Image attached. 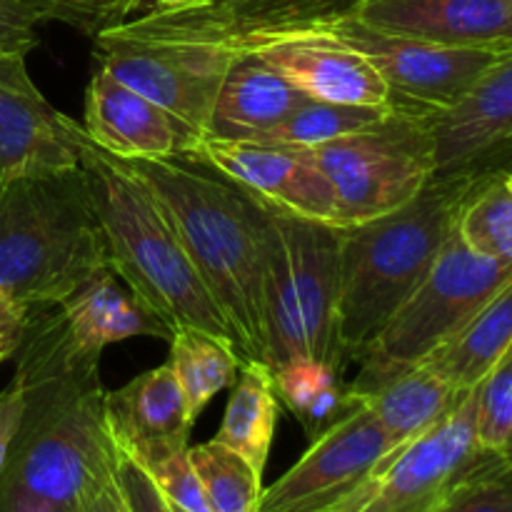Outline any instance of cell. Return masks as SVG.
Wrapping results in <instances>:
<instances>
[{"mask_svg": "<svg viewBox=\"0 0 512 512\" xmlns=\"http://www.w3.org/2000/svg\"><path fill=\"white\" fill-rule=\"evenodd\" d=\"M438 173L512 168V48L455 105L430 110ZM435 173V175H438Z\"/></svg>", "mask_w": 512, "mask_h": 512, "instance_id": "15", "label": "cell"}, {"mask_svg": "<svg viewBox=\"0 0 512 512\" xmlns=\"http://www.w3.org/2000/svg\"><path fill=\"white\" fill-rule=\"evenodd\" d=\"M30 310L15 303L3 288H0V363L13 358L23 343L25 328H28Z\"/></svg>", "mask_w": 512, "mask_h": 512, "instance_id": "36", "label": "cell"}, {"mask_svg": "<svg viewBox=\"0 0 512 512\" xmlns=\"http://www.w3.org/2000/svg\"><path fill=\"white\" fill-rule=\"evenodd\" d=\"M173 510H175V512H185V510H180V508H175V505H173Z\"/></svg>", "mask_w": 512, "mask_h": 512, "instance_id": "41", "label": "cell"}, {"mask_svg": "<svg viewBox=\"0 0 512 512\" xmlns=\"http://www.w3.org/2000/svg\"><path fill=\"white\" fill-rule=\"evenodd\" d=\"M168 343V365L183 388L190 415L198 420L210 400L235 383L243 355L233 343L203 330H173Z\"/></svg>", "mask_w": 512, "mask_h": 512, "instance_id": "26", "label": "cell"}, {"mask_svg": "<svg viewBox=\"0 0 512 512\" xmlns=\"http://www.w3.org/2000/svg\"><path fill=\"white\" fill-rule=\"evenodd\" d=\"M430 512H512V475L468 480Z\"/></svg>", "mask_w": 512, "mask_h": 512, "instance_id": "33", "label": "cell"}, {"mask_svg": "<svg viewBox=\"0 0 512 512\" xmlns=\"http://www.w3.org/2000/svg\"><path fill=\"white\" fill-rule=\"evenodd\" d=\"M478 388L410 443L395 448L360 488L323 512H430L455 488L485 475H510L475 433Z\"/></svg>", "mask_w": 512, "mask_h": 512, "instance_id": "9", "label": "cell"}, {"mask_svg": "<svg viewBox=\"0 0 512 512\" xmlns=\"http://www.w3.org/2000/svg\"><path fill=\"white\" fill-rule=\"evenodd\" d=\"M288 78L253 53H235L205 135L230 140H265L303 100Z\"/></svg>", "mask_w": 512, "mask_h": 512, "instance_id": "20", "label": "cell"}, {"mask_svg": "<svg viewBox=\"0 0 512 512\" xmlns=\"http://www.w3.org/2000/svg\"><path fill=\"white\" fill-rule=\"evenodd\" d=\"M228 408L215 440L243 455L258 473H263L273 448L280 418V400L275 395L273 370L260 360H243L238 378L230 385Z\"/></svg>", "mask_w": 512, "mask_h": 512, "instance_id": "24", "label": "cell"}, {"mask_svg": "<svg viewBox=\"0 0 512 512\" xmlns=\"http://www.w3.org/2000/svg\"><path fill=\"white\" fill-rule=\"evenodd\" d=\"M498 458H500V463H503V470H505V473H510V475H512V430H510L508 443H505L503 453H500Z\"/></svg>", "mask_w": 512, "mask_h": 512, "instance_id": "40", "label": "cell"}, {"mask_svg": "<svg viewBox=\"0 0 512 512\" xmlns=\"http://www.w3.org/2000/svg\"><path fill=\"white\" fill-rule=\"evenodd\" d=\"M398 105H350L328 103V100L305 98L265 140L270 143L295 145V148H315L330 140L360 133L365 128L383 123L395 113Z\"/></svg>", "mask_w": 512, "mask_h": 512, "instance_id": "29", "label": "cell"}, {"mask_svg": "<svg viewBox=\"0 0 512 512\" xmlns=\"http://www.w3.org/2000/svg\"><path fill=\"white\" fill-rule=\"evenodd\" d=\"M345 18L455 48H510L512 0H350Z\"/></svg>", "mask_w": 512, "mask_h": 512, "instance_id": "17", "label": "cell"}, {"mask_svg": "<svg viewBox=\"0 0 512 512\" xmlns=\"http://www.w3.org/2000/svg\"><path fill=\"white\" fill-rule=\"evenodd\" d=\"M105 423L115 448L140 453L160 445H188L195 418L168 363L105 390Z\"/></svg>", "mask_w": 512, "mask_h": 512, "instance_id": "19", "label": "cell"}, {"mask_svg": "<svg viewBox=\"0 0 512 512\" xmlns=\"http://www.w3.org/2000/svg\"><path fill=\"white\" fill-rule=\"evenodd\" d=\"M270 370L280 405L303 425L310 440L353 408L355 398L343 383V373L333 365L315 358H288Z\"/></svg>", "mask_w": 512, "mask_h": 512, "instance_id": "25", "label": "cell"}, {"mask_svg": "<svg viewBox=\"0 0 512 512\" xmlns=\"http://www.w3.org/2000/svg\"><path fill=\"white\" fill-rule=\"evenodd\" d=\"M265 208L263 325L268 365L315 358L345 373L338 343L340 228Z\"/></svg>", "mask_w": 512, "mask_h": 512, "instance_id": "6", "label": "cell"}, {"mask_svg": "<svg viewBox=\"0 0 512 512\" xmlns=\"http://www.w3.org/2000/svg\"><path fill=\"white\" fill-rule=\"evenodd\" d=\"M393 450V440L380 428L368 405L355 398L353 408L310 440L303 458L263 490L260 512H323L333 508L360 488Z\"/></svg>", "mask_w": 512, "mask_h": 512, "instance_id": "13", "label": "cell"}, {"mask_svg": "<svg viewBox=\"0 0 512 512\" xmlns=\"http://www.w3.org/2000/svg\"><path fill=\"white\" fill-rule=\"evenodd\" d=\"M463 395L455 393L453 385L435 370L420 363L398 373L360 400L368 405L395 448H400L433 428Z\"/></svg>", "mask_w": 512, "mask_h": 512, "instance_id": "22", "label": "cell"}, {"mask_svg": "<svg viewBox=\"0 0 512 512\" xmlns=\"http://www.w3.org/2000/svg\"><path fill=\"white\" fill-rule=\"evenodd\" d=\"M35 18L55 20L88 38H98L105 30L130 20V13L140 8V0H23Z\"/></svg>", "mask_w": 512, "mask_h": 512, "instance_id": "32", "label": "cell"}, {"mask_svg": "<svg viewBox=\"0 0 512 512\" xmlns=\"http://www.w3.org/2000/svg\"><path fill=\"white\" fill-rule=\"evenodd\" d=\"M15 358L23 413L0 473V512H83L113 478L100 353L68 333L58 305L33 308Z\"/></svg>", "mask_w": 512, "mask_h": 512, "instance_id": "1", "label": "cell"}, {"mask_svg": "<svg viewBox=\"0 0 512 512\" xmlns=\"http://www.w3.org/2000/svg\"><path fill=\"white\" fill-rule=\"evenodd\" d=\"M73 125L33 83L25 55H0V180L78 168Z\"/></svg>", "mask_w": 512, "mask_h": 512, "instance_id": "14", "label": "cell"}, {"mask_svg": "<svg viewBox=\"0 0 512 512\" xmlns=\"http://www.w3.org/2000/svg\"><path fill=\"white\" fill-rule=\"evenodd\" d=\"M488 170L438 173L403 208L340 228L338 343L345 365L363 358L423 283L453 233L460 205Z\"/></svg>", "mask_w": 512, "mask_h": 512, "instance_id": "3", "label": "cell"}, {"mask_svg": "<svg viewBox=\"0 0 512 512\" xmlns=\"http://www.w3.org/2000/svg\"><path fill=\"white\" fill-rule=\"evenodd\" d=\"M128 455L153 478L170 505L185 512H210L190 460V445H160Z\"/></svg>", "mask_w": 512, "mask_h": 512, "instance_id": "30", "label": "cell"}, {"mask_svg": "<svg viewBox=\"0 0 512 512\" xmlns=\"http://www.w3.org/2000/svg\"><path fill=\"white\" fill-rule=\"evenodd\" d=\"M120 160V158H118ZM145 185L218 303L243 360L268 363L263 325L265 208L183 158L120 160Z\"/></svg>", "mask_w": 512, "mask_h": 512, "instance_id": "2", "label": "cell"}, {"mask_svg": "<svg viewBox=\"0 0 512 512\" xmlns=\"http://www.w3.org/2000/svg\"><path fill=\"white\" fill-rule=\"evenodd\" d=\"M510 283L512 260L475 253L453 228L423 283L358 360L360 373L348 385L350 393L363 398L403 370L423 363Z\"/></svg>", "mask_w": 512, "mask_h": 512, "instance_id": "7", "label": "cell"}, {"mask_svg": "<svg viewBox=\"0 0 512 512\" xmlns=\"http://www.w3.org/2000/svg\"><path fill=\"white\" fill-rule=\"evenodd\" d=\"M20 413H23V393H20V385L10 380L0 390V473H3L5 458H8L10 440H13L15 430H18Z\"/></svg>", "mask_w": 512, "mask_h": 512, "instance_id": "37", "label": "cell"}, {"mask_svg": "<svg viewBox=\"0 0 512 512\" xmlns=\"http://www.w3.org/2000/svg\"><path fill=\"white\" fill-rule=\"evenodd\" d=\"M238 53L258 55L308 98L350 105L393 103L383 73L360 50L325 30L273 35Z\"/></svg>", "mask_w": 512, "mask_h": 512, "instance_id": "16", "label": "cell"}, {"mask_svg": "<svg viewBox=\"0 0 512 512\" xmlns=\"http://www.w3.org/2000/svg\"><path fill=\"white\" fill-rule=\"evenodd\" d=\"M195 475L210 512H260L263 473L218 440L190 445Z\"/></svg>", "mask_w": 512, "mask_h": 512, "instance_id": "28", "label": "cell"}, {"mask_svg": "<svg viewBox=\"0 0 512 512\" xmlns=\"http://www.w3.org/2000/svg\"><path fill=\"white\" fill-rule=\"evenodd\" d=\"M115 480L130 512H175L153 478L120 448H115Z\"/></svg>", "mask_w": 512, "mask_h": 512, "instance_id": "34", "label": "cell"}, {"mask_svg": "<svg viewBox=\"0 0 512 512\" xmlns=\"http://www.w3.org/2000/svg\"><path fill=\"white\" fill-rule=\"evenodd\" d=\"M80 125L100 150L120 160L180 158L190 140L173 115L100 65L85 90Z\"/></svg>", "mask_w": 512, "mask_h": 512, "instance_id": "18", "label": "cell"}, {"mask_svg": "<svg viewBox=\"0 0 512 512\" xmlns=\"http://www.w3.org/2000/svg\"><path fill=\"white\" fill-rule=\"evenodd\" d=\"M180 158L213 170L258 203L338 228V200L308 150L270 140H230L198 135Z\"/></svg>", "mask_w": 512, "mask_h": 512, "instance_id": "12", "label": "cell"}, {"mask_svg": "<svg viewBox=\"0 0 512 512\" xmlns=\"http://www.w3.org/2000/svg\"><path fill=\"white\" fill-rule=\"evenodd\" d=\"M455 230L475 253L512 260V168L480 175L460 205Z\"/></svg>", "mask_w": 512, "mask_h": 512, "instance_id": "27", "label": "cell"}, {"mask_svg": "<svg viewBox=\"0 0 512 512\" xmlns=\"http://www.w3.org/2000/svg\"><path fill=\"white\" fill-rule=\"evenodd\" d=\"M140 3H145V0H140ZM150 3H155V8H185V5H198L205 0H150Z\"/></svg>", "mask_w": 512, "mask_h": 512, "instance_id": "39", "label": "cell"}, {"mask_svg": "<svg viewBox=\"0 0 512 512\" xmlns=\"http://www.w3.org/2000/svg\"><path fill=\"white\" fill-rule=\"evenodd\" d=\"M318 30H325L360 50L383 73L393 103L415 110H445L455 105L508 50L455 48V45L380 33L345 15L325 20Z\"/></svg>", "mask_w": 512, "mask_h": 512, "instance_id": "11", "label": "cell"}, {"mask_svg": "<svg viewBox=\"0 0 512 512\" xmlns=\"http://www.w3.org/2000/svg\"><path fill=\"white\" fill-rule=\"evenodd\" d=\"M512 430V343L478 385L475 433L485 453L500 455Z\"/></svg>", "mask_w": 512, "mask_h": 512, "instance_id": "31", "label": "cell"}, {"mask_svg": "<svg viewBox=\"0 0 512 512\" xmlns=\"http://www.w3.org/2000/svg\"><path fill=\"white\" fill-rule=\"evenodd\" d=\"M85 170L0 180V288L23 308L58 305L108 268Z\"/></svg>", "mask_w": 512, "mask_h": 512, "instance_id": "5", "label": "cell"}, {"mask_svg": "<svg viewBox=\"0 0 512 512\" xmlns=\"http://www.w3.org/2000/svg\"><path fill=\"white\" fill-rule=\"evenodd\" d=\"M233 58L235 53L210 45L125 38L113 30L95 38L100 68L173 115L190 140L208 130Z\"/></svg>", "mask_w": 512, "mask_h": 512, "instance_id": "10", "label": "cell"}, {"mask_svg": "<svg viewBox=\"0 0 512 512\" xmlns=\"http://www.w3.org/2000/svg\"><path fill=\"white\" fill-rule=\"evenodd\" d=\"M68 333L83 348L103 353L108 345L130 338L170 340L173 330L135 295L113 265L90 275L58 303Z\"/></svg>", "mask_w": 512, "mask_h": 512, "instance_id": "21", "label": "cell"}, {"mask_svg": "<svg viewBox=\"0 0 512 512\" xmlns=\"http://www.w3.org/2000/svg\"><path fill=\"white\" fill-rule=\"evenodd\" d=\"M38 23L23 0H0V55H28L38 48Z\"/></svg>", "mask_w": 512, "mask_h": 512, "instance_id": "35", "label": "cell"}, {"mask_svg": "<svg viewBox=\"0 0 512 512\" xmlns=\"http://www.w3.org/2000/svg\"><path fill=\"white\" fill-rule=\"evenodd\" d=\"M73 135L115 273L170 330H203L235 345L228 320L153 195L83 125L75 123Z\"/></svg>", "mask_w": 512, "mask_h": 512, "instance_id": "4", "label": "cell"}, {"mask_svg": "<svg viewBox=\"0 0 512 512\" xmlns=\"http://www.w3.org/2000/svg\"><path fill=\"white\" fill-rule=\"evenodd\" d=\"M512 343V283L505 285L458 335L423 360L430 370L448 380L455 393H468L483 383L500 355Z\"/></svg>", "mask_w": 512, "mask_h": 512, "instance_id": "23", "label": "cell"}, {"mask_svg": "<svg viewBox=\"0 0 512 512\" xmlns=\"http://www.w3.org/2000/svg\"><path fill=\"white\" fill-rule=\"evenodd\" d=\"M428 113L398 105L373 128L303 148L333 188L338 228L403 208L433 180L438 163Z\"/></svg>", "mask_w": 512, "mask_h": 512, "instance_id": "8", "label": "cell"}, {"mask_svg": "<svg viewBox=\"0 0 512 512\" xmlns=\"http://www.w3.org/2000/svg\"><path fill=\"white\" fill-rule=\"evenodd\" d=\"M83 512H130L128 503H125L123 493H120V488H118L115 473H113V478L105 480V483L100 485L93 495H90Z\"/></svg>", "mask_w": 512, "mask_h": 512, "instance_id": "38", "label": "cell"}]
</instances>
